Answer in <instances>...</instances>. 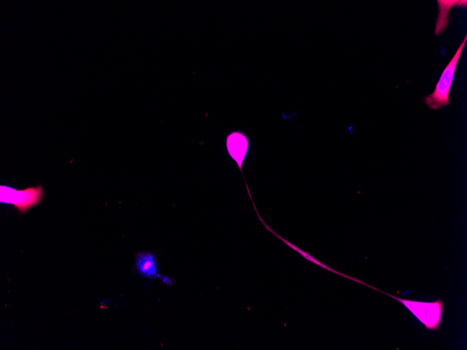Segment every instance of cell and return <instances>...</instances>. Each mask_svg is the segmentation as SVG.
Instances as JSON below:
<instances>
[{"label":"cell","mask_w":467,"mask_h":350,"mask_svg":"<svg viewBox=\"0 0 467 350\" xmlns=\"http://www.w3.org/2000/svg\"><path fill=\"white\" fill-rule=\"evenodd\" d=\"M466 36L457 48L454 55L444 68L433 92L424 98V102L430 109L438 110L442 106L450 104L449 94L453 81L455 70L461 54L466 43Z\"/></svg>","instance_id":"1"},{"label":"cell","mask_w":467,"mask_h":350,"mask_svg":"<svg viewBox=\"0 0 467 350\" xmlns=\"http://www.w3.org/2000/svg\"><path fill=\"white\" fill-rule=\"evenodd\" d=\"M136 264L139 273L144 277L153 278L157 275L155 258L150 252L137 253Z\"/></svg>","instance_id":"5"},{"label":"cell","mask_w":467,"mask_h":350,"mask_svg":"<svg viewBox=\"0 0 467 350\" xmlns=\"http://www.w3.org/2000/svg\"><path fill=\"white\" fill-rule=\"evenodd\" d=\"M227 151L243 173V164L249 149V139L242 131L230 132L225 140Z\"/></svg>","instance_id":"4"},{"label":"cell","mask_w":467,"mask_h":350,"mask_svg":"<svg viewBox=\"0 0 467 350\" xmlns=\"http://www.w3.org/2000/svg\"><path fill=\"white\" fill-rule=\"evenodd\" d=\"M261 221L264 223L265 227H266L269 231H271L272 233L275 234L278 238H280V239L282 240L283 242H285L288 246H289L291 248H292V249H294L295 251H298L299 253H300L304 258H306L308 259V261H310L312 262L313 263H315V264H317V265H319V266H321V267H322V268H326V269H327V270H330V271H331V272H336V273H337V274H338V275H342L343 277L349 278V279H353V280H354L355 282H359V283H360V284H364V283H363L362 282H361V281H359V280H357V279H354V278H352V277H347V275H343V274H341V273H340V272H336V270H333V269H331V268H330L326 266L325 265H324L323 263H320L319 261H318L317 260H316L315 258H313L312 256H311L310 255H309L308 253H306V252H305V251L301 250L300 249L297 248L296 247H295L294 245H293L292 244H291L290 242H289L288 241H287L286 240H285L284 238H282V237H280V235H278L277 233H275L273 231H272V230H271V228H269V227H268V226L263 221L262 219H261Z\"/></svg>","instance_id":"6"},{"label":"cell","mask_w":467,"mask_h":350,"mask_svg":"<svg viewBox=\"0 0 467 350\" xmlns=\"http://www.w3.org/2000/svg\"><path fill=\"white\" fill-rule=\"evenodd\" d=\"M159 279H161L162 282H164L166 284L169 285V284H171L173 283V281H172L170 278H168V277H166L163 276V275H159Z\"/></svg>","instance_id":"7"},{"label":"cell","mask_w":467,"mask_h":350,"mask_svg":"<svg viewBox=\"0 0 467 350\" xmlns=\"http://www.w3.org/2000/svg\"><path fill=\"white\" fill-rule=\"evenodd\" d=\"M389 296L399 301L408 309L427 330H436L443 322L444 302L439 298L433 302H421Z\"/></svg>","instance_id":"2"},{"label":"cell","mask_w":467,"mask_h":350,"mask_svg":"<svg viewBox=\"0 0 467 350\" xmlns=\"http://www.w3.org/2000/svg\"><path fill=\"white\" fill-rule=\"evenodd\" d=\"M43 189L41 186L28 187L23 190L1 185L0 201L13 205L21 213L37 205L42 200Z\"/></svg>","instance_id":"3"}]
</instances>
